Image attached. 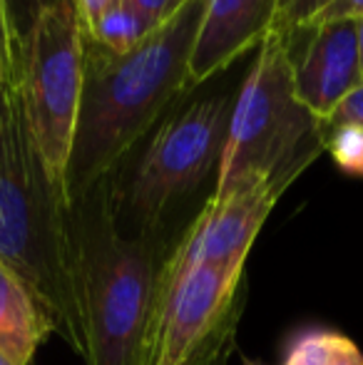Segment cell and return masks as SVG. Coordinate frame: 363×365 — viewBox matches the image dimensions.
<instances>
[{
  "mask_svg": "<svg viewBox=\"0 0 363 365\" xmlns=\"http://www.w3.org/2000/svg\"><path fill=\"white\" fill-rule=\"evenodd\" d=\"M182 3H184V0H175V10H177V8H180V5H182Z\"/></svg>",
  "mask_w": 363,
  "mask_h": 365,
  "instance_id": "d4e9b609",
  "label": "cell"
},
{
  "mask_svg": "<svg viewBox=\"0 0 363 365\" xmlns=\"http://www.w3.org/2000/svg\"><path fill=\"white\" fill-rule=\"evenodd\" d=\"M284 35L289 38L296 97L319 120L329 122L341 102L363 85L356 20L306 25Z\"/></svg>",
  "mask_w": 363,
  "mask_h": 365,
  "instance_id": "9c48e42d",
  "label": "cell"
},
{
  "mask_svg": "<svg viewBox=\"0 0 363 365\" xmlns=\"http://www.w3.org/2000/svg\"><path fill=\"white\" fill-rule=\"evenodd\" d=\"M55 3H60V0H8L10 15H13V20H15V28H18V33H20V40H23V35L28 33L33 20L38 18L45 8H50V5H55Z\"/></svg>",
  "mask_w": 363,
  "mask_h": 365,
  "instance_id": "ac0fdd59",
  "label": "cell"
},
{
  "mask_svg": "<svg viewBox=\"0 0 363 365\" xmlns=\"http://www.w3.org/2000/svg\"><path fill=\"white\" fill-rule=\"evenodd\" d=\"M339 122H351V125L363 127V85L341 102L339 110L329 117L326 125H339Z\"/></svg>",
  "mask_w": 363,
  "mask_h": 365,
  "instance_id": "d6986e66",
  "label": "cell"
},
{
  "mask_svg": "<svg viewBox=\"0 0 363 365\" xmlns=\"http://www.w3.org/2000/svg\"><path fill=\"white\" fill-rule=\"evenodd\" d=\"M155 28L157 25H152L130 0H110V5L85 30V35L102 48L122 55L135 48L137 43H142L147 33Z\"/></svg>",
  "mask_w": 363,
  "mask_h": 365,
  "instance_id": "7c38bea8",
  "label": "cell"
},
{
  "mask_svg": "<svg viewBox=\"0 0 363 365\" xmlns=\"http://www.w3.org/2000/svg\"><path fill=\"white\" fill-rule=\"evenodd\" d=\"M20 73V33L10 15L8 0H0V85L18 82Z\"/></svg>",
  "mask_w": 363,
  "mask_h": 365,
  "instance_id": "9a60e30c",
  "label": "cell"
},
{
  "mask_svg": "<svg viewBox=\"0 0 363 365\" xmlns=\"http://www.w3.org/2000/svg\"><path fill=\"white\" fill-rule=\"evenodd\" d=\"M152 25H160L175 10V0H130Z\"/></svg>",
  "mask_w": 363,
  "mask_h": 365,
  "instance_id": "ffe728a7",
  "label": "cell"
},
{
  "mask_svg": "<svg viewBox=\"0 0 363 365\" xmlns=\"http://www.w3.org/2000/svg\"><path fill=\"white\" fill-rule=\"evenodd\" d=\"M279 0H207L189 58V77L202 87L259 45L276 20Z\"/></svg>",
  "mask_w": 363,
  "mask_h": 365,
  "instance_id": "30bf717a",
  "label": "cell"
},
{
  "mask_svg": "<svg viewBox=\"0 0 363 365\" xmlns=\"http://www.w3.org/2000/svg\"><path fill=\"white\" fill-rule=\"evenodd\" d=\"M244 365H267V363H262V361H254V358H244Z\"/></svg>",
  "mask_w": 363,
  "mask_h": 365,
  "instance_id": "cb8c5ba5",
  "label": "cell"
},
{
  "mask_svg": "<svg viewBox=\"0 0 363 365\" xmlns=\"http://www.w3.org/2000/svg\"><path fill=\"white\" fill-rule=\"evenodd\" d=\"M0 259L33 289L53 331L85 358L73 207L50 179L18 82L0 85Z\"/></svg>",
  "mask_w": 363,
  "mask_h": 365,
  "instance_id": "7a4b0ae2",
  "label": "cell"
},
{
  "mask_svg": "<svg viewBox=\"0 0 363 365\" xmlns=\"http://www.w3.org/2000/svg\"><path fill=\"white\" fill-rule=\"evenodd\" d=\"M247 264H199L157 303L150 365H227L237 348Z\"/></svg>",
  "mask_w": 363,
  "mask_h": 365,
  "instance_id": "52a82bcc",
  "label": "cell"
},
{
  "mask_svg": "<svg viewBox=\"0 0 363 365\" xmlns=\"http://www.w3.org/2000/svg\"><path fill=\"white\" fill-rule=\"evenodd\" d=\"M239 87L242 82L219 77L202 95H187L110 174L125 234H167L170 214L204 184L217 187Z\"/></svg>",
  "mask_w": 363,
  "mask_h": 365,
  "instance_id": "277c9868",
  "label": "cell"
},
{
  "mask_svg": "<svg viewBox=\"0 0 363 365\" xmlns=\"http://www.w3.org/2000/svg\"><path fill=\"white\" fill-rule=\"evenodd\" d=\"M326 3H329V0H279L272 30L274 33H291V30L301 28V25H304L316 10L324 8ZM272 30H269V33H272Z\"/></svg>",
  "mask_w": 363,
  "mask_h": 365,
  "instance_id": "2e32d148",
  "label": "cell"
},
{
  "mask_svg": "<svg viewBox=\"0 0 363 365\" xmlns=\"http://www.w3.org/2000/svg\"><path fill=\"white\" fill-rule=\"evenodd\" d=\"M334 365H363V353H361V348L356 346V343H351L349 351H346L344 356H341Z\"/></svg>",
  "mask_w": 363,
  "mask_h": 365,
  "instance_id": "7402d4cb",
  "label": "cell"
},
{
  "mask_svg": "<svg viewBox=\"0 0 363 365\" xmlns=\"http://www.w3.org/2000/svg\"><path fill=\"white\" fill-rule=\"evenodd\" d=\"M356 28H359V58H361V75H363V18L356 20Z\"/></svg>",
  "mask_w": 363,
  "mask_h": 365,
  "instance_id": "603a6c76",
  "label": "cell"
},
{
  "mask_svg": "<svg viewBox=\"0 0 363 365\" xmlns=\"http://www.w3.org/2000/svg\"><path fill=\"white\" fill-rule=\"evenodd\" d=\"M85 365H150L167 234H125L105 177L73 202Z\"/></svg>",
  "mask_w": 363,
  "mask_h": 365,
  "instance_id": "3957f363",
  "label": "cell"
},
{
  "mask_svg": "<svg viewBox=\"0 0 363 365\" xmlns=\"http://www.w3.org/2000/svg\"><path fill=\"white\" fill-rule=\"evenodd\" d=\"M53 331L48 311L23 276L0 259V356L13 365H33L35 351Z\"/></svg>",
  "mask_w": 363,
  "mask_h": 365,
  "instance_id": "8fae6325",
  "label": "cell"
},
{
  "mask_svg": "<svg viewBox=\"0 0 363 365\" xmlns=\"http://www.w3.org/2000/svg\"><path fill=\"white\" fill-rule=\"evenodd\" d=\"M324 152L326 122L296 97L289 38L272 30L239 87L214 192L247 174L286 192Z\"/></svg>",
  "mask_w": 363,
  "mask_h": 365,
  "instance_id": "5b68a950",
  "label": "cell"
},
{
  "mask_svg": "<svg viewBox=\"0 0 363 365\" xmlns=\"http://www.w3.org/2000/svg\"><path fill=\"white\" fill-rule=\"evenodd\" d=\"M326 152L341 172L363 177V127L351 122L326 125Z\"/></svg>",
  "mask_w": 363,
  "mask_h": 365,
  "instance_id": "5bb4252c",
  "label": "cell"
},
{
  "mask_svg": "<svg viewBox=\"0 0 363 365\" xmlns=\"http://www.w3.org/2000/svg\"><path fill=\"white\" fill-rule=\"evenodd\" d=\"M281 194L279 187L259 174H247L209 194L162 266L157 303L194 266L247 264L249 251Z\"/></svg>",
  "mask_w": 363,
  "mask_h": 365,
  "instance_id": "ba28073f",
  "label": "cell"
},
{
  "mask_svg": "<svg viewBox=\"0 0 363 365\" xmlns=\"http://www.w3.org/2000/svg\"><path fill=\"white\" fill-rule=\"evenodd\" d=\"M359 18H363V0H329V3L316 10L301 28H306V25H319V23H334V20H359Z\"/></svg>",
  "mask_w": 363,
  "mask_h": 365,
  "instance_id": "e0dca14e",
  "label": "cell"
},
{
  "mask_svg": "<svg viewBox=\"0 0 363 365\" xmlns=\"http://www.w3.org/2000/svg\"><path fill=\"white\" fill-rule=\"evenodd\" d=\"M351 338L334 331H309L299 336L281 365H334L351 348Z\"/></svg>",
  "mask_w": 363,
  "mask_h": 365,
  "instance_id": "4fadbf2b",
  "label": "cell"
},
{
  "mask_svg": "<svg viewBox=\"0 0 363 365\" xmlns=\"http://www.w3.org/2000/svg\"><path fill=\"white\" fill-rule=\"evenodd\" d=\"M107 5H110V0H75V8H78L80 23H83L85 30L100 18V13L107 8Z\"/></svg>",
  "mask_w": 363,
  "mask_h": 365,
  "instance_id": "44dd1931",
  "label": "cell"
},
{
  "mask_svg": "<svg viewBox=\"0 0 363 365\" xmlns=\"http://www.w3.org/2000/svg\"><path fill=\"white\" fill-rule=\"evenodd\" d=\"M83 75L85 28L75 0H60L45 8L20 40L18 87L48 174L65 199Z\"/></svg>",
  "mask_w": 363,
  "mask_h": 365,
  "instance_id": "8992f818",
  "label": "cell"
},
{
  "mask_svg": "<svg viewBox=\"0 0 363 365\" xmlns=\"http://www.w3.org/2000/svg\"><path fill=\"white\" fill-rule=\"evenodd\" d=\"M207 0H184L127 53L97 45L85 35V75L73 152L65 172L70 207L110 177L194 90L189 58Z\"/></svg>",
  "mask_w": 363,
  "mask_h": 365,
  "instance_id": "6da1fadb",
  "label": "cell"
}]
</instances>
